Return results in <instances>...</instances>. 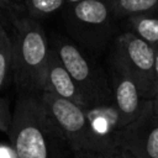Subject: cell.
Returning a JSON list of instances; mask_svg holds the SVG:
<instances>
[{
    "label": "cell",
    "instance_id": "16",
    "mask_svg": "<svg viewBox=\"0 0 158 158\" xmlns=\"http://www.w3.org/2000/svg\"><path fill=\"white\" fill-rule=\"evenodd\" d=\"M104 156H105V158H133L127 151H125L123 148H121L118 146H115L111 149L106 151L104 153Z\"/></svg>",
    "mask_w": 158,
    "mask_h": 158
},
{
    "label": "cell",
    "instance_id": "4",
    "mask_svg": "<svg viewBox=\"0 0 158 158\" xmlns=\"http://www.w3.org/2000/svg\"><path fill=\"white\" fill-rule=\"evenodd\" d=\"M52 48L57 52L65 69L77 84L86 109L114 104L109 78L72 41L57 38Z\"/></svg>",
    "mask_w": 158,
    "mask_h": 158
},
{
    "label": "cell",
    "instance_id": "13",
    "mask_svg": "<svg viewBox=\"0 0 158 158\" xmlns=\"http://www.w3.org/2000/svg\"><path fill=\"white\" fill-rule=\"evenodd\" d=\"M4 19H0V89L11 74L12 46L11 37L4 27Z\"/></svg>",
    "mask_w": 158,
    "mask_h": 158
},
{
    "label": "cell",
    "instance_id": "7",
    "mask_svg": "<svg viewBox=\"0 0 158 158\" xmlns=\"http://www.w3.org/2000/svg\"><path fill=\"white\" fill-rule=\"evenodd\" d=\"M115 146L133 158H158V118L152 112V99L136 120L116 132Z\"/></svg>",
    "mask_w": 158,
    "mask_h": 158
},
{
    "label": "cell",
    "instance_id": "2",
    "mask_svg": "<svg viewBox=\"0 0 158 158\" xmlns=\"http://www.w3.org/2000/svg\"><path fill=\"white\" fill-rule=\"evenodd\" d=\"M9 136L17 158H56V142L62 141L40 96L27 93L17 98Z\"/></svg>",
    "mask_w": 158,
    "mask_h": 158
},
{
    "label": "cell",
    "instance_id": "10",
    "mask_svg": "<svg viewBox=\"0 0 158 158\" xmlns=\"http://www.w3.org/2000/svg\"><path fill=\"white\" fill-rule=\"evenodd\" d=\"M126 21L136 36L152 46L158 44V11L132 15L126 17Z\"/></svg>",
    "mask_w": 158,
    "mask_h": 158
},
{
    "label": "cell",
    "instance_id": "8",
    "mask_svg": "<svg viewBox=\"0 0 158 158\" xmlns=\"http://www.w3.org/2000/svg\"><path fill=\"white\" fill-rule=\"evenodd\" d=\"M111 88L114 95V105L118 114L120 128L136 120L148 106L149 100L143 99L141 91L127 73V70L111 58Z\"/></svg>",
    "mask_w": 158,
    "mask_h": 158
},
{
    "label": "cell",
    "instance_id": "20",
    "mask_svg": "<svg viewBox=\"0 0 158 158\" xmlns=\"http://www.w3.org/2000/svg\"><path fill=\"white\" fill-rule=\"evenodd\" d=\"M154 49V72H156V77L158 79V44L153 46Z\"/></svg>",
    "mask_w": 158,
    "mask_h": 158
},
{
    "label": "cell",
    "instance_id": "5",
    "mask_svg": "<svg viewBox=\"0 0 158 158\" xmlns=\"http://www.w3.org/2000/svg\"><path fill=\"white\" fill-rule=\"evenodd\" d=\"M64 9L65 23L72 35L91 48H100L110 40L118 20L112 0H84Z\"/></svg>",
    "mask_w": 158,
    "mask_h": 158
},
{
    "label": "cell",
    "instance_id": "18",
    "mask_svg": "<svg viewBox=\"0 0 158 158\" xmlns=\"http://www.w3.org/2000/svg\"><path fill=\"white\" fill-rule=\"evenodd\" d=\"M0 158H17V154L11 144H0Z\"/></svg>",
    "mask_w": 158,
    "mask_h": 158
},
{
    "label": "cell",
    "instance_id": "23",
    "mask_svg": "<svg viewBox=\"0 0 158 158\" xmlns=\"http://www.w3.org/2000/svg\"><path fill=\"white\" fill-rule=\"evenodd\" d=\"M0 15H1V16H4V15H2V14H1V12H0Z\"/></svg>",
    "mask_w": 158,
    "mask_h": 158
},
{
    "label": "cell",
    "instance_id": "22",
    "mask_svg": "<svg viewBox=\"0 0 158 158\" xmlns=\"http://www.w3.org/2000/svg\"><path fill=\"white\" fill-rule=\"evenodd\" d=\"M0 19H4V16H1V15H0Z\"/></svg>",
    "mask_w": 158,
    "mask_h": 158
},
{
    "label": "cell",
    "instance_id": "14",
    "mask_svg": "<svg viewBox=\"0 0 158 158\" xmlns=\"http://www.w3.org/2000/svg\"><path fill=\"white\" fill-rule=\"evenodd\" d=\"M0 12L9 15L11 20L19 15L26 14L23 0H0Z\"/></svg>",
    "mask_w": 158,
    "mask_h": 158
},
{
    "label": "cell",
    "instance_id": "21",
    "mask_svg": "<svg viewBox=\"0 0 158 158\" xmlns=\"http://www.w3.org/2000/svg\"><path fill=\"white\" fill-rule=\"evenodd\" d=\"M80 1H84V0H65V4H67V5H72V4L80 2ZM67 5H65V6H67Z\"/></svg>",
    "mask_w": 158,
    "mask_h": 158
},
{
    "label": "cell",
    "instance_id": "6",
    "mask_svg": "<svg viewBox=\"0 0 158 158\" xmlns=\"http://www.w3.org/2000/svg\"><path fill=\"white\" fill-rule=\"evenodd\" d=\"M111 58L121 64L136 81L143 99H153L158 93V79L154 72L153 46L131 31L118 35Z\"/></svg>",
    "mask_w": 158,
    "mask_h": 158
},
{
    "label": "cell",
    "instance_id": "1",
    "mask_svg": "<svg viewBox=\"0 0 158 158\" xmlns=\"http://www.w3.org/2000/svg\"><path fill=\"white\" fill-rule=\"evenodd\" d=\"M11 78L20 93L41 94L51 46L37 19L27 14L12 19Z\"/></svg>",
    "mask_w": 158,
    "mask_h": 158
},
{
    "label": "cell",
    "instance_id": "15",
    "mask_svg": "<svg viewBox=\"0 0 158 158\" xmlns=\"http://www.w3.org/2000/svg\"><path fill=\"white\" fill-rule=\"evenodd\" d=\"M12 114L10 112L9 102L6 99L0 96V131L9 133L10 126H11Z\"/></svg>",
    "mask_w": 158,
    "mask_h": 158
},
{
    "label": "cell",
    "instance_id": "11",
    "mask_svg": "<svg viewBox=\"0 0 158 158\" xmlns=\"http://www.w3.org/2000/svg\"><path fill=\"white\" fill-rule=\"evenodd\" d=\"M112 7L117 19L132 15L158 11V0H112Z\"/></svg>",
    "mask_w": 158,
    "mask_h": 158
},
{
    "label": "cell",
    "instance_id": "17",
    "mask_svg": "<svg viewBox=\"0 0 158 158\" xmlns=\"http://www.w3.org/2000/svg\"><path fill=\"white\" fill-rule=\"evenodd\" d=\"M75 158H105L102 152L98 151H80V152H74Z\"/></svg>",
    "mask_w": 158,
    "mask_h": 158
},
{
    "label": "cell",
    "instance_id": "9",
    "mask_svg": "<svg viewBox=\"0 0 158 158\" xmlns=\"http://www.w3.org/2000/svg\"><path fill=\"white\" fill-rule=\"evenodd\" d=\"M47 91L54 94L59 98L70 100L83 107L86 109L85 101L74 83L73 78L70 77L69 72L63 65L62 60L59 59L57 52L51 47L48 60L46 64L43 79H42V88L41 93Z\"/></svg>",
    "mask_w": 158,
    "mask_h": 158
},
{
    "label": "cell",
    "instance_id": "12",
    "mask_svg": "<svg viewBox=\"0 0 158 158\" xmlns=\"http://www.w3.org/2000/svg\"><path fill=\"white\" fill-rule=\"evenodd\" d=\"M25 12L33 19L51 16L65 7V0H23Z\"/></svg>",
    "mask_w": 158,
    "mask_h": 158
},
{
    "label": "cell",
    "instance_id": "3",
    "mask_svg": "<svg viewBox=\"0 0 158 158\" xmlns=\"http://www.w3.org/2000/svg\"><path fill=\"white\" fill-rule=\"evenodd\" d=\"M38 96L62 141L73 152L98 151L105 153L115 147L94 131L85 107L47 91Z\"/></svg>",
    "mask_w": 158,
    "mask_h": 158
},
{
    "label": "cell",
    "instance_id": "19",
    "mask_svg": "<svg viewBox=\"0 0 158 158\" xmlns=\"http://www.w3.org/2000/svg\"><path fill=\"white\" fill-rule=\"evenodd\" d=\"M152 112L153 115L158 118V93L154 95V98L152 99Z\"/></svg>",
    "mask_w": 158,
    "mask_h": 158
}]
</instances>
